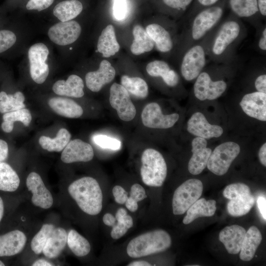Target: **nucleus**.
Masks as SVG:
<instances>
[{"label":"nucleus","instance_id":"obj_57","mask_svg":"<svg viewBox=\"0 0 266 266\" xmlns=\"http://www.w3.org/2000/svg\"><path fill=\"white\" fill-rule=\"evenodd\" d=\"M104 224L108 226H114L116 223L115 217L113 216L111 214L107 213L104 215L102 218Z\"/></svg>","mask_w":266,"mask_h":266},{"label":"nucleus","instance_id":"obj_14","mask_svg":"<svg viewBox=\"0 0 266 266\" xmlns=\"http://www.w3.org/2000/svg\"><path fill=\"white\" fill-rule=\"evenodd\" d=\"M81 33V27L75 21L60 22L51 26L48 35L50 39L59 45H67L75 42Z\"/></svg>","mask_w":266,"mask_h":266},{"label":"nucleus","instance_id":"obj_36","mask_svg":"<svg viewBox=\"0 0 266 266\" xmlns=\"http://www.w3.org/2000/svg\"><path fill=\"white\" fill-rule=\"evenodd\" d=\"M25 96L20 91L13 94L0 92V112L5 113L25 108Z\"/></svg>","mask_w":266,"mask_h":266},{"label":"nucleus","instance_id":"obj_37","mask_svg":"<svg viewBox=\"0 0 266 266\" xmlns=\"http://www.w3.org/2000/svg\"><path fill=\"white\" fill-rule=\"evenodd\" d=\"M121 83L129 93L136 97L145 98L148 96V85L140 77H130L124 75L121 78Z\"/></svg>","mask_w":266,"mask_h":266},{"label":"nucleus","instance_id":"obj_33","mask_svg":"<svg viewBox=\"0 0 266 266\" xmlns=\"http://www.w3.org/2000/svg\"><path fill=\"white\" fill-rule=\"evenodd\" d=\"M70 138V133L66 129L62 128L55 138L41 136L39 139V143L43 149L48 151L60 152L65 148Z\"/></svg>","mask_w":266,"mask_h":266},{"label":"nucleus","instance_id":"obj_46","mask_svg":"<svg viewBox=\"0 0 266 266\" xmlns=\"http://www.w3.org/2000/svg\"><path fill=\"white\" fill-rule=\"evenodd\" d=\"M15 34L11 31L0 30V53L11 48L16 41Z\"/></svg>","mask_w":266,"mask_h":266},{"label":"nucleus","instance_id":"obj_11","mask_svg":"<svg viewBox=\"0 0 266 266\" xmlns=\"http://www.w3.org/2000/svg\"><path fill=\"white\" fill-rule=\"evenodd\" d=\"M109 102L123 121H130L136 115V108L132 102L129 93L121 85L114 83L110 88Z\"/></svg>","mask_w":266,"mask_h":266},{"label":"nucleus","instance_id":"obj_44","mask_svg":"<svg viewBox=\"0 0 266 266\" xmlns=\"http://www.w3.org/2000/svg\"><path fill=\"white\" fill-rule=\"evenodd\" d=\"M220 0H194L187 10L186 19L188 21L198 12L206 7L217 3Z\"/></svg>","mask_w":266,"mask_h":266},{"label":"nucleus","instance_id":"obj_56","mask_svg":"<svg viewBox=\"0 0 266 266\" xmlns=\"http://www.w3.org/2000/svg\"><path fill=\"white\" fill-rule=\"evenodd\" d=\"M260 14L263 20L266 17V0H257Z\"/></svg>","mask_w":266,"mask_h":266},{"label":"nucleus","instance_id":"obj_61","mask_svg":"<svg viewBox=\"0 0 266 266\" xmlns=\"http://www.w3.org/2000/svg\"><path fill=\"white\" fill-rule=\"evenodd\" d=\"M126 214H127V212L125 209L123 208H119L115 215L116 221H117L121 220Z\"/></svg>","mask_w":266,"mask_h":266},{"label":"nucleus","instance_id":"obj_27","mask_svg":"<svg viewBox=\"0 0 266 266\" xmlns=\"http://www.w3.org/2000/svg\"><path fill=\"white\" fill-rule=\"evenodd\" d=\"M120 48L114 28L112 25L109 24L103 29L99 36L97 50L103 57L108 58L115 55Z\"/></svg>","mask_w":266,"mask_h":266},{"label":"nucleus","instance_id":"obj_4","mask_svg":"<svg viewBox=\"0 0 266 266\" xmlns=\"http://www.w3.org/2000/svg\"><path fill=\"white\" fill-rule=\"evenodd\" d=\"M215 28L200 41L187 49L181 56L180 72L185 80H195L206 66L209 60L208 45Z\"/></svg>","mask_w":266,"mask_h":266},{"label":"nucleus","instance_id":"obj_2","mask_svg":"<svg viewBox=\"0 0 266 266\" xmlns=\"http://www.w3.org/2000/svg\"><path fill=\"white\" fill-rule=\"evenodd\" d=\"M226 8V0H220L202 9L187 21L176 45L180 58L187 49L202 39L219 24Z\"/></svg>","mask_w":266,"mask_h":266},{"label":"nucleus","instance_id":"obj_34","mask_svg":"<svg viewBox=\"0 0 266 266\" xmlns=\"http://www.w3.org/2000/svg\"><path fill=\"white\" fill-rule=\"evenodd\" d=\"M20 178L12 167L4 162L0 163V191H15L20 185Z\"/></svg>","mask_w":266,"mask_h":266},{"label":"nucleus","instance_id":"obj_60","mask_svg":"<svg viewBox=\"0 0 266 266\" xmlns=\"http://www.w3.org/2000/svg\"><path fill=\"white\" fill-rule=\"evenodd\" d=\"M53 265L51 263L44 259L36 260L32 265L33 266H51Z\"/></svg>","mask_w":266,"mask_h":266},{"label":"nucleus","instance_id":"obj_62","mask_svg":"<svg viewBox=\"0 0 266 266\" xmlns=\"http://www.w3.org/2000/svg\"><path fill=\"white\" fill-rule=\"evenodd\" d=\"M128 266H150L151 265L146 261H138L130 263Z\"/></svg>","mask_w":266,"mask_h":266},{"label":"nucleus","instance_id":"obj_48","mask_svg":"<svg viewBox=\"0 0 266 266\" xmlns=\"http://www.w3.org/2000/svg\"><path fill=\"white\" fill-rule=\"evenodd\" d=\"M54 0H30L26 4L28 10H36L38 11L49 7Z\"/></svg>","mask_w":266,"mask_h":266},{"label":"nucleus","instance_id":"obj_20","mask_svg":"<svg viewBox=\"0 0 266 266\" xmlns=\"http://www.w3.org/2000/svg\"><path fill=\"white\" fill-rule=\"evenodd\" d=\"M240 105L249 116L266 121V93L255 91L246 94L242 98Z\"/></svg>","mask_w":266,"mask_h":266},{"label":"nucleus","instance_id":"obj_19","mask_svg":"<svg viewBox=\"0 0 266 266\" xmlns=\"http://www.w3.org/2000/svg\"><path fill=\"white\" fill-rule=\"evenodd\" d=\"M205 139L197 137L192 142V156L188 163V170L193 175L200 173L207 166L208 159L212 152L210 148L207 147Z\"/></svg>","mask_w":266,"mask_h":266},{"label":"nucleus","instance_id":"obj_51","mask_svg":"<svg viewBox=\"0 0 266 266\" xmlns=\"http://www.w3.org/2000/svg\"><path fill=\"white\" fill-rule=\"evenodd\" d=\"M128 229L122 223L117 222L113 226L110 235L112 238L117 239L123 236L128 231Z\"/></svg>","mask_w":266,"mask_h":266},{"label":"nucleus","instance_id":"obj_25","mask_svg":"<svg viewBox=\"0 0 266 266\" xmlns=\"http://www.w3.org/2000/svg\"><path fill=\"white\" fill-rule=\"evenodd\" d=\"M84 82L79 76L70 75L66 80H60L53 85V91L60 96L81 98L84 95Z\"/></svg>","mask_w":266,"mask_h":266},{"label":"nucleus","instance_id":"obj_22","mask_svg":"<svg viewBox=\"0 0 266 266\" xmlns=\"http://www.w3.org/2000/svg\"><path fill=\"white\" fill-rule=\"evenodd\" d=\"M27 237L22 231L15 230L0 235V257L15 255L24 249Z\"/></svg>","mask_w":266,"mask_h":266},{"label":"nucleus","instance_id":"obj_38","mask_svg":"<svg viewBox=\"0 0 266 266\" xmlns=\"http://www.w3.org/2000/svg\"><path fill=\"white\" fill-rule=\"evenodd\" d=\"M67 243L73 253L78 257L87 255L91 250L87 239L74 230H70L68 232Z\"/></svg>","mask_w":266,"mask_h":266},{"label":"nucleus","instance_id":"obj_7","mask_svg":"<svg viewBox=\"0 0 266 266\" xmlns=\"http://www.w3.org/2000/svg\"><path fill=\"white\" fill-rule=\"evenodd\" d=\"M209 66L205 67L195 79L193 93L197 99L200 100H214L219 98L228 87L227 81L223 78L214 79Z\"/></svg>","mask_w":266,"mask_h":266},{"label":"nucleus","instance_id":"obj_43","mask_svg":"<svg viewBox=\"0 0 266 266\" xmlns=\"http://www.w3.org/2000/svg\"><path fill=\"white\" fill-rule=\"evenodd\" d=\"M93 139L95 144L102 148L117 150L121 147L120 141L105 135H95L93 136Z\"/></svg>","mask_w":266,"mask_h":266},{"label":"nucleus","instance_id":"obj_10","mask_svg":"<svg viewBox=\"0 0 266 266\" xmlns=\"http://www.w3.org/2000/svg\"><path fill=\"white\" fill-rule=\"evenodd\" d=\"M49 53L46 45L41 42L33 44L28 50L30 74L37 84L43 83L48 76L49 68L46 61Z\"/></svg>","mask_w":266,"mask_h":266},{"label":"nucleus","instance_id":"obj_3","mask_svg":"<svg viewBox=\"0 0 266 266\" xmlns=\"http://www.w3.org/2000/svg\"><path fill=\"white\" fill-rule=\"evenodd\" d=\"M70 196L85 213L96 215L101 210L102 194L98 181L86 176L77 179L68 187Z\"/></svg>","mask_w":266,"mask_h":266},{"label":"nucleus","instance_id":"obj_1","mask_svg":"<svg viewBox=\"0 0 266 266\" xmlns=\"http://www.w3.org/2000/svg\"><path fill=\"white\" fill-rule=\"evenodd\" d=\"M247 35L243 21L230 12L214 31L207 48L209 60L218 64H231L238 60V48Z\"/></svg>","mask_w":266,"mask_h":266},{"label":"nucleus","instance_id":"obj_40","mask_svg":"<svg viewBox=\"0 0 266 266\" xmlns=\"http://www.w3.org/2000/svg\"><path fill=\"white\" fill-rule=\"evenodd\" d=\"M54 228V226L52 224H44L33 236L31 243V247L35 254H39L42 252L45 244Z\"/></svg>","mask_w":266,"mask_h":266},{"label":"nucleus","instance_id":"obj_28","mask_svg":"<svg viewBox=\"0 0 266 266\" xmlns=\"http://www.w3.org/2000/svg\"><path fill=\"white\" fill-rule=\"evenodd\" d=\"M67 237V233L64 228H55L43 248V254L50 259L57 257L66 246Z\"/></svg>","mask_w":266,"mask_h":266},{"label":"nucleus","instance_id":"obj_24","mask_svg":"<svg viewBox=\"0 0 266 266\" xmlns=\"http://www.w3.org/2000/svg\"><path fill=\"white\" fill-rule=\"evenodd\" d=\"M146 70L150 76L161 77L168 87H175L179 84L178 73L165 61L157 60L151 61L147 65Z\"/></svg>","mask_w":266,"mask_h":266},{"label":"nucleus","instance_id":"obj_50","mask_svg":"<svg viewBox=\"0 0 266 266\" xmlns=\"http://www.w3.org/2000/svg\"><path fill=\"white\" fill-rule=\"evenodd\" d=\"M115 200L119 204H124L128 198V193L120 186L116 185L112 189Z\"/></svg>","mask_w":266,"mask_h":266},{"label":"nucleus","instance_id":"obj_58","mask_svg":"<svg viewBox=\"0 0 266 266\" xmlns=\"http://www.w3.org/2000/svg\"><path fill=\"white\" fill-rule=\"evenodd\" d=\"M259 158L261 163L266 166V143H265L260 148L259 151Z\"/></svg>","mask_w":266,"mask_h":266},{"label":"nucleus","instance_id":"obj_30","mask_svg":"<svg viewBox=\"0 0 266 266\" xmlns=\"http://www.w3.org/2000/svg\"><path fill=\"white\" fill-rule=\"evenodd\" d=\"M262 239L261 233L255 226L249 228L246 232L240 250L239 258L244 261H250L254 256L257 248Z\"/></svg>","mask_w":266,"mask_h":266},{"label":"nucleus","instance_id":"obj_64","mask_svg":"<svg viewBox=\"0 0 266 266\" xmlns=\"http://www.w3.org/2000/svg\"><path fill=\"white\" fill-rule=\"evenodd\" d=\"M5 266L4 264L0 260V266Z\"/></svg>","mask_w":266,"mask_h":266},{"label":"nucleus","instance_id":"obj_52","mask_svg":"<svg viewBox=\"0 0 266 266\" xmlns=\"http://www.w3.org/2000/svg\"><path fill=\"white\" fill-rule=\"evenodd\" d=\"M256 91L266 93V74L263 73L259 75L254 82Z\"/></svg>","mask_w":266,"mask_h":266},{"label":"nucleus","instance_id":"obj_15","mask_svg":"<svg viewBox=\"0 0 266 266\" xmlns=\"http://www.w3.org/2000/svg\"><path fill=\"white\" fill-rule=\"evenodd\" d=\"M26 185L32 194V201L34 205L43 209L51 207L53 203V197L38 173L31 172L27 178Z\"/></svg>","mask_w":266,"mask_h":266},{"label":"nucleus","instance_id":"obj_54","mask_svg":"<svg viewBox=\"0 0 266 266\" xmlns=\"http://www.w3.org/2000/svg\"><path fill=\"white\" fill-rule=\"evenodd\" d=\"M8 154V146L7 142L0 139V163L6 159Z\"/></svg>","mask_w":266,"mask_h":266},{"label":"nucleus","instance_id":"obj_47","mask_svg":"<svg viewBox=\"0 0 266 266\" xmlns=\"http://www.w3.org/2000/svg\"><path fill=\"white\" fill-rule=\"evenodd\" d=\"M256 48L263 55L266 53V26L263 23L256 29Z\"/></svg>","mask_w":266,"mask_h":266},{"label":"nucleus","instance_id":"obj_53","mask_svg":"<svg viewBox=\"0 0 266 266\" xmlns=\"http://www.w3.org/2000/svg\"><path fill=\"white\" fill-rule=\"evenodd\" d=\"M257 206L263 218L266 220V199L265 196L258 197L257 200Z\"/></svg>","mask_w":266,"mask_h":266},{"label":"nucleus","instance_id":"obj_59","mask_svg":"<svg viewBox=\"0 0 266 266\" xmlns=\"http://www.w3.org/2000/svg\"><path fill=\"white\" fill-rule=\"evenodd\" d=\"M117 222L123 223L128 229L133 226V220L132 217L128 214H126L121 220L117 221Z\"/></svg>","mask_w":266,"mask_h":266},{"label":"nucleus","instance_id":"obj_26","mask_svg":"<svg viewBox=\"0 0 266 266\" xmlns=\"http://www.w3.org/2000/svg\"><path fill=\"white\" fill-rule=\"evenodd\" d=\"M48 104L56 113L65 117L78 118L83 113L82 107L70 99L52 98L49 100Z\"/></svg>","mask_w":266,"mask_h":266},{"label":"nucleus","instance_id":"obj_23","mask_svg":"<svg viewBox=\"0 0 266 266\" xmlns=\"http://www.w3.org/2000/svg\"><path fill=\"white\" fill-rule=\"evenodd\" d=\"M245 233V229L240 226H227L220 232L219 240L229 253L236 254L240 252Z\"/></svg>","mask_w":266,"mask_h":266},{"label":"nucleus","instance_id":"obj_31","mask_svg":"<svg viewBox=\"0 0 266 266\" xmlns=\"http://www.w3.org/2000/svg\"><path fill=\"white\" fill-rule=\"evenodd\" d=\"M133 35V39L130 49L133 55H139L153 49L154 43L142 27L138 25L134 26Z\"/></svg>","mask_w":266,"mask_h":266},{"label":"nucleus","instance_id":"obj_8","mask_svg":"<svg viewBox=\"0 0 266 266\" xmlns=\"http://www.w3.org/2000/svg\"><path fill=\"white\" fill-rule=\"evenodd\" d=\"M202 182L197 179H190L180 185L174 191L172 202L174 215L184 214L201 196Z\"/></svg>","mask_w":266,"mask_h":266},{"label":"nucleus","instance_id":"obj_9","mask_svg":"<svg viewBox=\"0 0 266 266\" xmlns=\"http://www.w3.org/2000/svg\"><path fill=\"white\" fill-rule=\"evenodd\" d=\"M240 151L239 145L232 141L219 145L209 156L206 166L208 169L217 175L225 174Z\"/></svg>","mask_w":266,"mask_h":266},{"label":"nucleus","instance_id":"obj_32","mask_svg":"<svg viewBox=\"0 0 266 266\" xmlns=\"http://www.w3.org/2000/svg\"><path fill=\"white\" fill-rule=\"evenodd\" d=\"M83 5L77 0H66L58 3L54 8L53 13L60 21L71 20L82 11Z\"/></svg>","mask_w":266,"mask_h":266},{"label":"nucleus","instance_id":"obj_17","mask_svg":"<svg viewBox=\"0 0 266 266\" xmlns=\"http://www.w3.org/2000/svg\"><path fill=\"white\" fill-rule=\"evenodd\" d=\"M187 130L190 133L204 139L218 137L223 133L222 127L209 124L201 112L192 115L187 123Z\"/></svg>","mask_w":266,"mask_h":266},{"label":"nucleus","instance_id":"obj_55","mask_svg":"<svg viewBox=\"0 0 266 266\" xmlns=\"http://www.w3.org/2000/svg\"><path fill=\"white\" fill-rule=\"evenodd\" d=\"M126 207L131 212H135L138 208L137 202L129 197L125 202Z\"/></svg>","mask_w":266,"mask_h":266},{"label":"nucleus","instance_id":"obj_13","mask_svg":"<svg viewBox=\"0 0 266 266\" xmlns=\"http://www.w3.org/2000/svg\"><path fill=\"white\" fill-rule=\"evenodd\" d=\"M177 113L164 115L160 105L156 102L147 104L141 113L143 125L153 129H167L172 127L178 121Z\"/></svg>","mask_w":266,"mask_h":266},{"label":"nucleus","instance_id":"obj_12","mask_svg":"<svg viewBox=\"0 0 266 266\" xmlns=\"http://www.w3.org/2000/svg\"><path fill=\"white\" fill-rule=\"evenodd\" d=\"M226 6L231 13L256 30L263 24L257 0H226Z\"/></svg>","mask_w":266,"mask_h":266},{"label":"nucleus","instance_id":"obj_16","mask_svg":"<svg viewBox=\"0 0 266 266\" xmlns=\"http://www.w3.org/2000/svg\"><path fill=\"white\" fill-rule=\"evenodd\" d=\"M94 151L92 146L79 139L69 141L61 154L63 162L69 164L74 162H87L94 157Z\"/></svg>","mask_w":266,"mask_h":266},{"label":"nucleus","instance_id":"obj_45","mask_svg":"<svg viewBox=\"0 0 266 266\" xmlns=\"http://www.w3.org/2000/svg\"><path fill=\"white\" fill-rule=\"evenodd\" d=\"M113 16L118 21L124 20L129 13L127 0H113Z\"/></svg>","mask_w":266,"mask_h":266},{"label":"nucleus","instance_id":"obj_29","mask_svg":"<svg viewBox=\"0 0 266 266\" xmlns=\"http://www.w3.org/2000/svg\"><path fill=\"white\" fill-rule=\"evenodd\" d=\"M216 210V202L215 200H206L204 198L199 199L187 210L183 223L189 224L199 217L212 216Z\"/></svg>","mask_w":266,"mask_h":266},{"label":"nucleus","instance_id":"obj_63","mask_svg":"<svg viewBox=\"0 0 266 266\" xmlns=\"http://www.w3.org/2000/svg\"><path fill=\"white\" fill-rule=\"evenodd\" d=\"M4 203L2 198L0 197V222H1L3 214H4Z\"/></svg>","mask_w":266,"mask_h":266},{"label":"nucleus","instance_id":"obj_6","mask_svg":"<svg viewBox=\"0 0 266 266\" xmlns=\"http://www.w3.org/2000/svg\"><path fill=\"white\" fill-rule=\"evenodd\" d=\"M141 160L143 182L149 186H161L167 174L166 164L162 155L154 149L148 148L143 151Z\"/></svg>","mask_w":266,"mask_h":266},{"label":"nucleus","instance_id":"obj_21","mask_svg":"<svg viewBox=\"0 0 266 266\" xmlns=\"http://www.w3.org/2000/svg\"><path fill=\"white\" fill-rule=\"evenodd\" d=\"M145 30L158 51L169 53L174 50L176 45L173 36L165 26L159 23H153L147 25Z\"/></svg>","mask_w":266,"mask_h":266},{"label":"nucleus","instance_id":"obj_18","mask_svg":"<svg viewBox=\"0 0 266 266\" xmlns=\"http://www.w3.org/2000/svg\"><path fill=\"white\" fill-rule=\"evenodd\" d=\"M116 71L107 60H103L96 71L88 72L85 76L86 84L91 91L98 92L103 86L111 82L114 78Z\"/></svg>","mask_w":266,"mask_h":266},{"label":"nucleus","instance_id":"obj_39","mask_svg":"<svg viewBox=\"0 0 266 266\" xmlns=\"http://www.w3.org/2000/svg\"><path fill=\"white\" fill-rule=\"evenodd\" d=\"M254 203V198L250 194L230 200L227 204V210L231 216L234 217L243 216L249 212Z\"/></svg>","mask_w":266,"mask_h":266},{"label":"nucleus","instance_id":"obj_35","mask_svg":"<svg viewBox=\"0 0 266 266\" xmlns=\"http://www.w3.org/2000/svg\"><path fill=\"white\" fill-rule=\"evenodd\" d=\"M2 118L3 122L1 125V129L5 133H9L13 130L15 122L20 121L24 126H28L31 123L32 117L30 111L24 108L5 113Z\"/></svg>","mask_w":266,"mask_h":266},{"label":"nucleus","instance_id":"obj_41","mask_svg":"<svg viewBox=\"0 0 266 266\" xmlns=\"http://www.w3.org/2000/svg\"><path fill=\"white\" fill-rule=\"evenodd\" d=\"M251 194L249 187L242 183H236L228 185L223 191V196L231 200Z\"/></svg>","mask_w":266,"mask_h":266},{"label":"nucleus","instance_id":"obj_49","mask_svg":"<svg viewBox=\"0 0 266 266\" xmlns=\"http://www.w3.org/2000/svg\"><path fill=\"white\" fill-rule=\"evenodd\" d=\"M130 197L137 202L146 198L147 196L144 188L139 184H134L131 188Z\"/></svg>","mask_w":266,"mask_h":266},{"label":"nucleus","instance_id":"obj_42","mask_svg":"<svg viewBox=\"0 0 266 266\" xmlns=\"http://www.w3.org/2000/svg\"><path fill=\"white\" fill-rule=\"evenodd\" d=\"M194 0H161L163 5L175 12L179 16L184 14L189 8Z\"/></svg>","mask_w":266,"mask_h":266},{"label":"nucleus","instance_id":"obj_5","mask_svg":"<svg viewBox=\"0 0 266 266\" xmlns=\"http://www.w3.org/2000/svg\"><path fill=\"white\" fill-rule=\"evenodd\" d=\"M171 244L169 234L163 230H156L133 238L127 247L128 255L136 258L163 252Z\"/></svg>","mask_w":266,"mask_h":266}]
</instances>
